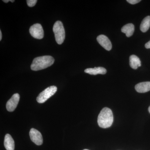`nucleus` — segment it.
<instances>
[{
	"label": "nucleus",
	"mask_w": 150,
	"mask_h": 150,
	"mask_svg": "<svg viewBox=\"0 0 150 150\" xmlns=\"http://www.w3.org/2000/svg\"><path fill=\"white\" fill-rule=\"evenodd\" d=\"M57 90V87L54 86H51L45 89L36 98L37 102L40 103L46 102L47 100L56 93Z\"/></svg>",
	"instance_id": "4"
},
{
	"label": "nucleus",
	"mask_w": 150,
	"mask_h": 150,
	"mask_svg": "<svg viewBox=\"0 0 150 150\" xmlns=\"http://www.w3.org/2000/svg\"><path fill=\"white\" fill-rule=\"evenodd\" d=\"M127 1L131 4L134 5L140 2L141 1V0H127Z\"/></svg>",
	"instance_id": "16"
},
{
	"label": "nucleus",
	"mask_w": 150,
	"mask_h": 150,
	"mask_svg": "<svg viewBox=\"0 0 150 150\" xmlns=\"http://www.w3.org/2000/svg\"><path fill=\"white\" fill-rule=\"evenodd\" d=\"M20 99L18 93H15L9 100L6 105L7 110L9 112H13L16 108Z\"/></svg>",
	"instance_id": "7"
},
{
	"label": "nucleus",
	"mask_w": 150,
	"mask_h": 150,
	"mask_svg": "<svg viewBox=\"0 0 150 150\" xmlns=\"http://www.w3.org/2000/svg\"><path fill=\"white\" fill-rule=\"evenodd\" d=\"M3 1H4V2L7 3H8L9 1H11V2H14L15 1L14 0H3Z\"/></svg>",
	"instance_id": "18"
},
{
	"label": "nucleus",
	"mask_w": 150,
	"mask_h": 150,
	"mask_svg": "<svg viewBox=\"0 0 150 150\" xmlns=\"http://www.w3.org/2000/svg\"><path fill=\"white\" fill-rule=\"evenodd\" d=\"M30 139L38 146L42 145L43 143V137L41 133L35 129H31L29 132Z\"/></svg>",
	"instance_id": "6"
},
{
	"label": "nucleus",
	"mask_w": 150,
	"mask_h": 150,
	"mask_svg": "<svg viewBox=\"0 0 150 150\" xmlns=\"http://www.w3.org/2000/svg\"><path fill=\"white\" fill-rule=\"evenodd\" d=\"M85 72L93 75L97 74H105L107 71L103 67H95L94 68H88L86 69L84 71Z\"/></svg>",
	"instance_id": "10"
},
{
	"label": "nucleus",
	"mask_w": 150,
	"mask_h": 150,
	"mask_svg": "<svg viewBox=\"0 0 150 150\" xmlns=\"http://www.w3.org/2000/svg\"><path fill=\"white\" fill-rule=\"evenodd\" d=\"M27 1L28 6L30 7L34 6L37 3V0H27Z\"/></svg>",
	"instance_id": "15"
},
{
	"label": "nucleus",
	"mask_w": 150,
	"mask_h": 150,
	"mask_svg": "<svg viewBox=\"0 0 150 150\" xmlns=\"http://www.w3.org/2000/svg\"><path fill=\"white\" fill-rule=\"evenodd\" d=\"M129 64L131 68L134 69H137L138 67L141 66V62L139 58L136 55H132L130 56Z\"/></svg>",
	"instance_id": "12"
},
{
	"label": "nucleus",
	"mask_w": 150,
	"mask_h": 150,
	"mask_svg": "<svg viewBox=\"0 0 150 150\" xmlns=\"http://www.w3.org/2000/svg\"><path fill=\"white\" fill-rule=\"evenodd\" d=\"M83 150H88V149H84Z\"/></svg>",
	"instance_id": "21"
},
{
	"label": "nucleus",
	"mask_w": 150,
	"mask_h": 150,
	"mask_svg": "<svg viewBox=\"0 0 150 150\" xmlns=\"http://www.w3.org/2000/svg\"><path fill=\"white\" fill-rule=\"evenodd\" d=\"M4 144L7 150H14L15 149L14 141L10 134H6Z\"/></svg>",
	"instance_id": "11"
},
{
	"label": "nucleus",
	"mask_w": 150,
	"mask_h": 150,
	"mask_svg": "<svg viewBox=\"0 0 150 150\" xmlns=\"http://www.w3.org/2000/svg\"><path fill=\"white\" fill-rule=\"evenodd\" d=\"M2 38V32L1 30H0V40H1Z\"/></svg>",
	"instance_id": "19"
},
{
	"label": "nucleus",
	"mask_w": 150,
	"mask_h": 150,
	"mask_svg": "<svg viewBox=\"0 0 150 150\" xmlns=\"http://www.w3.org/2000/svg\"><path fill=\"white\" fill-rule=\"evenodd\" d=\"M53 30L55 34L56 42L59 45L62 44L65 40V31L62 22L56 21L54 23Z\"/></svg>",
	"instance_id": "3"
},
{
	"label": "nucleus",
	"mask_w": 150,
	"mask_h": 150,
	"mask_svg": "<svg viewBox=\"0 0 150 150\" xmlns=\"http://www.w3.org/2000/svg\"><path fill=\"white\" fill-rule=\"evenodd\" d=\"M148 110H149V112H150V106L149 108V109H148Z\"/></svg>",
	"instance_id": "20"
},
{
	"label": "nucleus",
	"mask_w": 150,
	"mask_h": 150,
	"mask_svg": "<svg viewBox=\"0 0 150 150\" xmlns=\"http://www.w3.org/2000/svg\"><path fill=\"white\" fill-rule=\"evenodd\" d=\"M30 35L36 39H42L44 37V31L42 25L39 23L33 25L29 29Z\"/></svg>",
	"instance_id": "5"
},
{
	"label": "nucleus",
	"mask_w": 150,
	"mask_h": 150,
	"mask_svg": "<svg viewBox=\"0 0 150 150\" xmlns=\"http://www.w3.org/2000/svg\"><path fill=\"white\" fill-rule=\"evenodd\" d=\"M150 27V16H147L142 21L140 25V30L142 32H146L148 31Z\"/></svg>",
	"instance_id": "14"
},
{
	"label": "nucleus",
	"mask_w": 150,
	"mask_h": 150,
	"mask_svg": "<svg viewBox=\"0 0 150 150\" xmlns=\"http://www.w3.org/2000/svg\"><path fill=\"white\" fill-rule=\"evenodd\" d=\"M54 58L50 56H44L37 57L33 59L31 64V69L37 71L46 69L54 64Z\"/></svg>",
	"instance_id": "2"
},
{
	"label": "nucleus",
	"mask_w": 150,
	"mask_h": 150,
	"mask_svg": "<svg viewBox=\"0 0 150 150\" xmlns=\"http://www.w3.org/2000/svg\"><path fill=\"white\" fill-rule=\"evenodd\" d=\"M145 46L147 49H149L150 48V40L149 42H148L147 43H146Z\"/></svg>",
	"instance_id": "17"
},
{
	"label": "nucleus",
	"mask_w": 150,
	"mask_h": 150,
	"mask_svg": "<svg viewBox=\"0 0 150 150\" xmlns=\"http://www.w3.org/2000/svg\"><path fill=\"white\" fill-rule=\"evenodd\" d=\"M113 121V114L111 109L107 107L103 108L98 117V126L103 129H106L111 126Z\"/></svg>",
	"instance_id": "1"
},
{
	"label": "nucleus",
	"mask_w": 150,
	"mask_h": 150,
	"mask_svg": "<svg viewBox=\"0 0 150 150\" xmlns=\"http://www.w3.org/2000/svg\"><path fill=\"white\" fill-rule=\"evenodd\" d=\"M135 89L138 92L144 93L150 91V82H144L135 86Z\"/></svg>",
	"instance_id": "9"
},
{
	"label": "nucleus",
	"mask_w": 150,
	"mask_h": 150,
	"mask_svg": "<svg viewBox=\"0 0 150 150\" xmlns=\"http://www.w3.org/2000/svg\"><path fill=\"white\" fill-rule=\"evenodd\" d=\"M135 27L134 24L132 23H128L125 25L121 28V31L125 33L126 36L128 37H131L134 33Z\"/></svg>",
	"instance_id": "13"
},
{
	"label": "nucleus",
	"mask_w": 150,
	"mask_h": 150,
	"mask_svg": "<svg viewBox=\"0 0 150 150\" xmlns=\"http://www.w3.org/2000/svg\"><path fill=\"white\" fill-rule=\"evenodd\" d=\"M98 43L107 51H109L112 48V44L109 38L104 35H100L97 38Z\"/></svg>",
	"instance_id": "8"
}]
</instances>
